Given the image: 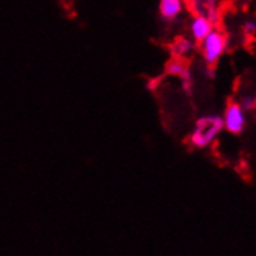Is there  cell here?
<instances>
[{"label":"cell","mask_w":256,"mask_h":256,"mask_svg":"<svg viewBox=\"0 0 256 256\" xmlns=\"http://www.w3.org/2000/svg\"><path fill=\"white\" fill-rule=\"evenodd\" d=\"M191 48H192V42L188 40V39H185V38L177 39L176 44H174V53L176 54H180V56L188 54L191 52Z\"/></svg>","instance_id":"6"},{"label":"cell","mask_w":256,"mask_h":256,"mask_svg":"<svg viewBox=\"0 0 256 256\" xmlns=\"http://www.w3.org/2000/svg\"><path fill=\"white\" fill-rule=\"evenodd\" d=\"M199 44H200L202 56L208 66L216 64L225 53V50H227V38L220 32H216V30H213V32Z\"/></svg>","instance_id":"2"},{"label":"cell","mask_w":256,"mask_h":256,"mask_svg":"<svg viewBox=\"0 0 256 256\" xmlns=\"http://www.w3.org/2000/svg\"><path fill=\"white\" fill-rule=\"evenodd\" d=\"M224 130V120L220 115H206L198 120L192 132L191 143L196 148H208Z\"/></svg>","instance_id":"1"},{"label":"cell","mask_w":256,"mask_h":256,"mask_svg":"<svg viewBox=\"0 0 256 256\" xmlns=\"http://www.w3.org/2000/svg\"><path fill=\"white\" fill-rule=\"evenodd\" d=\"M190 30H191L192 39L196 42H202L214 30V25H213V22H212V19H210V18L202 16V14H198V16H196L191 20Z\"/></svg>","instance_id":"4"},{"label":"cell","mask_w":256,"mask_h":256,"mask_svg":"<svg viewBox=\"0 0 256 256\" xmlns=\"http://www.w3.org/2000/svg\"><path fill=\"white\" fill-rule=\"evenodd\" d=\"M246 33H247V36H253L254 34V22L253 20L246 24Z\"/></svg>","instance_id":"7"},{"label":"cell","mask_w":256,"mask_h":256,"mask_svg":"<svg viewBox=\"0 0 256 256\" xmlns=\"http://www.w3.org/2000/svg\"><path fill=\"white\" fill-rule=\"evenodd\" d=\"M158 11H160L162 19L174 20L184 11V0H160Z\"/></svg>","instance_id":"5"},{"label":"cell","mask_w":256,"mask_h":256,"mask_svg":"<svg viewBox=\"0 0 256 256\" xmlns=\"http://www.w3.org/2000/svg\"><path fill=\"white\" fill-rule=\"evenodd\" d=\"M247 110L240 106L239 102H233L225 109L222 116L224 120V129L230 134H240L247 128Z\"/></svg>","instance_id":"3"}]
</instances>
